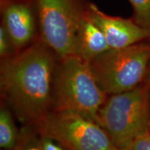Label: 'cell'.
Here are the masks:
<instances>
[{"instance_id": "6da1fadb", "label": "cell", "mask_w": 150, "mask_h": 150, "mask_svg": "<svg viewBox=\"0 0 150 150\" xmlns=\"http://www.w3.org/2000/svg\"><path fill=\"white\" fill-rule=\"evenodd\" d=\"M59 61L40 36L27 47L1 61V97L27 127L33 128L52 111Z\"/></svg>"}, {"instance_id": "7a4b0ae2", "label": "cell", "mask_w": 150, "mask_h": 150, "mask_svg": "<svg viewBox=\"0 0 150 150\" xmlns=\"http://www.w3.org/2000/svg\"><path fill=\"white\" fill-rule=\"evenodd\" d=\"M108 96L99 85L88 62L75 55L59 59L52 110L79 112L97 122L98 112Z\"/></svg>"}, {"instance_id": "3957f363", "label": "cell", "mask_w": 150, "mask_h": 150, "mask_svg": "<svg viewBox=\"0 0 150 150\" xmlns=\"http://www.w3.org/2000/svg\"><path fill=\"white\" fill-rule=\"evenodd\" d=\"M149 85L108 95L99 110L97 123L118 150H123L149 127Z\"/></svg>"}, {"instance_id": "277c9868", "label": "cell", "mask_w": 150, "mask_h": 150, "mask_svg": "<svg viewBox=\"0 0 150 150\" xmlns=\"http://www.w3.org/2000/svg\"><path fill=\"white\" fill-rule=\"evenodd\" d=\"M89 64L99 85L108 95L131 91L147 81L150 40L110 49Z\"/></svg>"}, {"instance_id": "5b68a950", "label": "cell", "mask_w": 150, "mask_h": 150, "mask_svg": "<svg viewBox=\"0 0 150 150\" xmlns=\"http://www.w3.org/2000/svg\"><path fill=\"white\" fill-rule=\"evenodd\" d=\"M39 35L60 60L74 55L81 24L90 0H35Z\"/></svg>"}, {"instance_id": "8992f818", "label": "cell", "mask_w": 150, "mask_h": 150, "mask_svg": "<svg viewBox=\"0 0 150 150\" xmlns=\"http://www.w3.org/2000/svg\"><path fill=\"white\" fill-rule=\"evenodd\" d=\"M33 129L67 150H118L101 125L79 112L52 110Z\"/></svg>"}, {"instance_id": "52a82bcc", "label": "cell", "mask_w": 150, "mask_h": 150, "mask_svg": "<svg viewBox=\"0 0 150 150\" xmlns=\"http://www.w3.org/2000/svg\"><path fill=\"white\" fill-rule=\"evenodd\" d=\"M0 11L1 24L8 33L16 53L40 36L35 0H0Z\"/></svg>"}, {"instance_id": "ba28073f", "label": "cell", "mask_w": 150, "mask_h": 150, "mask_svg": "<svg viewBox=\"0 0 150 150\" xmlns=\"http://www.w3.org/2000/svg\"><path fill=\"white\" fill-rule=\"evenodd\" d=\"M88 18L102 31L110 49H120L150 40V31L138 25L133 18L112 16L90 4Z\"/></svg>"}, {"instance_id": "9c48e42d", "label": "cell", "mask_w": 150, "mask_h": 150, "mask_svg": "<svg viewBox=\"0 0 150 150\" xmlns=\"http://www.w3.org/2000/svg\"><path fill=\"white\" fill-rule=\"evenodd\" d=\"M110 49L102 30L86 16L78 31L74 55L90 63Z\"/></svg>"}, {"instance_id": "30bf717a", "label": "cell", "mask_w": 150, "mask_h": 150, "mask_svg": "<svg viewBox=\"0 0 150 150\" xmlns=\"http://www.w3.org/2000/svg\"><path fill=\"white\" fill-rule=\"evenodd\" d=\"M20 138L10 108L1 104L0 109V147L4 149H13Z\"/></svg>"}, {"instance_id": "8fae6325", "label": "cell", "mask_w": 150, "mask_h": 150, "mask_svg": "<svg viewBox=\"0 0 150 150\" xmlns=\"http://www.w3.org/2000/svg\"><path fill=\"white\" fill-rule=\"evenodd\" d=\"M132 8L131 18L138 25L150 31V0H128Z\"/></svg>"}, {"instance_id": "7c38bea8", "label": "cell", "mask_w": 150, "mask_h": 150, "mask_svg": "<svg viewBox=\"0 0 150 150\" xmlns=\"http://www.w3.org/2000/svg\"><path fill=\"white\" fill-rule=\"evenodd\" d=\"M12 41L4 27L0 26V58L1 61L8 59L16 54Z\"/></svg>"}, {"instance_id": "4fadbf2b", "label": "cell", "mask_w": 150, "mask_h": 150, "mask_svg": "<svg viewBox=\"0 0 150 150\" xmlns=\"http://www.w3.org/2000/svg\"><path fill=\"white\" fill-rule=\"evenodd\" d=\"M123 150H150V134L149 131L140 135Z\"/></svg>"}, {"instance_id": "5bb4252c", "label": "cell", "mask_w": 150, "mask_h": 150, "mask_svg": "<svg viewBox=\"0 0 150 150\" xmlns=\"http://www.w3.org/2000/svg\"><path fill=\"white\" fill-rule=\"evenodd\" d=\"M40 136V143L44 150H67L55 140L47 137Z\"/></svg>"}, {"instance_id": "9a60e30c", "label": "cell", "mask_w": 150, "mask_h": 150, "mask_svg": "<svg viewBox=\"0 0 150 150\" xmlns=\"http://www.w3.org/2000/svg\"><path fill=\"white\" fill-rule=\"evenodd\" d=\"M148 85H149V127H148V131L150 134V81H147Z\"/></svg>"}, {"instance_id": "2e32d148", "label": "cell", "mask_w": 150, "mask_h": 150, "mask_svg": "<svg viewBox=\"0 0 150 150\" xmlns=\"http://www.w3.org/2000/svg\"><path fill=\"white\" fill-rule=\"evenodd\" d=\"M147 81H150V68H149V75H148Z\"/></svg>"}, {"instance_id": "e0dca14e", "label": "cell", "mask_w": 150, "mask_h": 150, "mask_svg": "<svg viewBox=\"0 0 150 150\" xmlns=\"http://www.w3.org/2000/svg\"><path fill=\"white\" fill-rule=\"evenodd\" d=\"M1 150H14V149H1Z\"/></svg>"}, {"instance_id": "ac0fdd59", "label": "cell", "mask_w": 150, "mask_h": 150, "mask_svg": "<svg viewBox=\"0 0 150 150\" xmlns=\"http://www.w3.org/2000/svg\"><path fill=\"white\" fill-rule=\"evenodd\" d=\"M14 149V150H16V149H15V148H14V149Z\"/></svg>"}]
</instances>
